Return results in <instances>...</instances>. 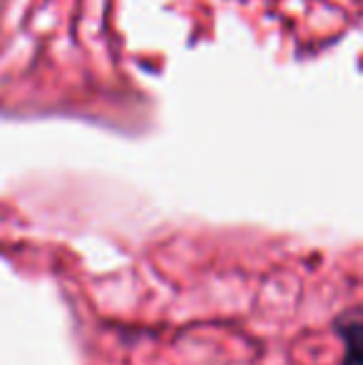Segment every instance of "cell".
<instances>
[{"instance_id": "1", "label": "cell", "mask_w": 363, "mask_h": 365, "mask_svg": "<svg viewBox=\"0 0 363 365\" xmlns=\"http://www.w3.org/2000/svg\"><path fill=\"white\" fill-rule=\"evenodd\" d=\"M339 333L346 343L344 365H363V313L341 318Z\"/></svg>"}]
</instances>
